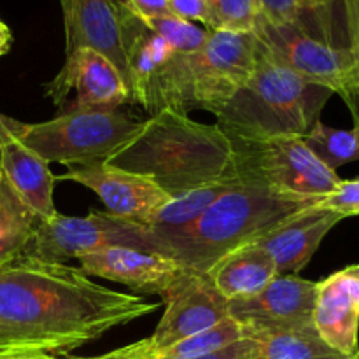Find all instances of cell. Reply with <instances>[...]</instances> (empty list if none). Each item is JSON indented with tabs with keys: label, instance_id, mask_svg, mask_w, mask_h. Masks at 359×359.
<instances>
[{
	"label": "cell",
	"instance_id": "1",
	"mask_svg": "<svg viewBox=\"0 0 359 359\" xmlns=\"http://www.w3.org/2000/svg\"><path fill=\"white\" fill-rule=\"evenodd\" d=\"M160 304L100 286L79 266L21 255L0 265V354H65Z\"/></svg>",
	"mask_w": 359,
	"mask_h": 359
},
{
	"label": "cell",
	"instance_id": "2",
	"mask_svg": "<svg viewBox=\"0 0 359 359\" xmlns=\"http://www.w3.org/2000/svg\"><path fill=\"white\" fill-rule=\"evenodd\" d=\"M105 163L151 179L174 198L238 179L226 133L217 125L193 121L186 112L170 107L146 119L137 135Z\"/></svg>",
	"mask_w": 359,
	"mask_h": 359
},
{
	"label": "cell",
	"instance_id": "3",
	"mask_svg": "<svg viewBox=\"0 0 359 359\" xmlns=\"http://www.w3.org/2000/svg\"><path fill=\"white\" fill-rule=\"evenodd\" d=\"M319 198L283 195L255 184L231 186L198 219L181 230L149 228L153 251L175 259L184 270L207 273L224 255L255 244Z\"/></svg>",
	"mask_w": 359,
	"mask_h": 359
},
{
	"label": "cell",
	"instance_id": "4",
	"mask_svg": "<svg viewBox=\"0 0 359 359\" xmlns=\"http://www.w3.org/2000/svg\"><path fill=\"white\" fill-rule=\"evenodd\" d=\"M332 95L328 88L309 83L280 65L259 44L251 77L217 112L216 125L230 140L305 137Z\"/></svg>",
	"mask_w": 359,
	"mask_h": 359
},
{
	"label": "cell",
	"instance_id": "5",
	"mask_svg": "<svg viewBox=\"0 0 359 359\" xmlns=\"http://www.w3.org/2000/svg\"><path fill=\"white\" fill-rule=\"evenodd\" d=\"M255 35L276 62L333 93L349 95L359 84V55L347 30L342 0L309 11L291 23L258 16Z\"/></svg>",
	"mask_w": 359,
	"mask_h": 359
},
{
	"label": "cell",
	"instance_id": "6",
	"mask_svg": "<svg viewBox=\"0 0 359 359\" xmlns=\"http://www.w3.org/2000/svg\"><path fill=\"white\" fill-rule=\"evenodd\" d=\"M258 46L255 32L210 30L198 51L175 53L167 72V107L216 116L251 77Z\"/></svg>",
	"mask_w": 359,
	"mask_h": 359
},
{
	"label": "cell",
	"instance_id": "7",
	"mask_svg": "<svg viewBox=\"0 0 359 359\" xmlns=\"http://www.w3.org/2000/svg\"><path fill=\"white\" fill-rule=\"evenodd\" d=\"M142 123L119 109L65 111L49 121L23 123L16 139L48 163L83 167L107 161L137 135Z\"/></svg>",
	"mask_w": 359,
	"mask_h": 359
},
{
	"label": "cell",
	"instance_id": "8",
	"mask_svg": "<svg viewBox=\"0 0 359 359\" xmlns=\"http://www.w3.org/2000/svg\"><path fill=\"white\" fill-rule=\"evenodd\" d=\"M238 181L283 195L321 198L337 188L340 177L305 144L304 137L231 140Z\"/></svg>",
	"mask_w": 359,
	"mask_h": 359
},
{
	"label": "cell",
	"instance_id": "9",
	"mask_svg": "<svg viewBox=\"0 0 359 359\" xmlns=\"http://www.w3.org/2000/svg\"><path fill=\"white\" fill-rule=\"evenodd\" d=\"M109 245L153 251L147 226L112 216L107 210H91L84 217L56 212L49 219H37L25 255L44 262L65 263Z\"/></svg>",
	"mask_w": 359,
	"mask_h": 359
},
{
	"label": "cell",
	"instance_id": "10",
	"mask_svg": "<svg viewBox=\"0 0 359 359\" xmlns=\"http://www.w3.org/2000/svg\"><path fill=\"white\" fill-rule=\"evenodd\" d=\"M72 91H76V100L74 107L67 111H114L125 104H133L130 88L118 67L90 48L67 55L60 72L46 84V97L62 109Z\"/></svg>",
	"mask_w": 359,
	"mask_h": 359
},
{
	"label": "cell",
	"instance_id": "11",
	"mask_svg": "<svg viewBox=\"0 0 359 359\" xmlns=\"http://www.w3.org/2000/svg\"><path fill=\"white\" fill-rule=\"evenodd\" d=\"M165 312L151 335L156 351L212 328L224 321L230 302L216 290L207 273L182 270L163 297Z\"/></svg>",
	"mask_w": 359,
	"mask_h": 359
},
{
	"label": "cell",
	"instance_id": "12",
	"mask_svg": "<svg viewBox=\"0 0 359 359\" xmlns=\"http://www.w3.org/2000/svg\"><path fill=\"white\" fill-rule=\"evenodd\" d=\"M58 181H72L95 191L109 214L121 219L149 226L160 209L174 196L144 175L132 174L104 163L70 167Z\"/></svg>",
	"mask_w": 359,
	"mask_h": 359
},
{
	"label": "cell",
	"instance_id": "13",
	"mask_svg": "<svg viewBox=\"0 0 359 359\" xmlns=\"http://www.w3.org/2000/svg\"><path fill=\"white\" fill-rule=\"evenodd\" d=\"M121 37L133 104L142 105L151 116L167 109V72L175 51L123 4Z\"/></svg>",
	"mask_w": 359,
	"mask_h": 359
},
{
	"label": "cell",
	"instance_id": "14",
	"mask_svg": "<svg viewBox=\"0 0 359 359\" xmlns=\"http://www.w3.org/2000/svg\"><path fill=\"white\" fill-rule=\"evenodd\" d=\"M318 283L298 276H277L262 293L228 304V316L244 325L245 332L294 328L312 323Z\"/></svg>",
	"mask_w": 359,
	"mask_h": 359
},
{
	"label": "cell",
	"instance_id": "15",
	"mask_svg": "<svg viewBox=\"0 0 359 359\" xmlns=\"http://www.w3.org/2000/svg\"><path fill=\"white\" fill-rule=\"evenodd\" d=\"M77 262L86 276L125 284L133 293L158 294L161 298L184 270L175 259L160 252L125 245L97 249L81 256Z\"/></svg>",
	"mask_w": 359,
	"mask_h": 359
},
{
	"label": "cell",
	"instance_id": "16",
	"mask_svg": "<svg viewBox=\"0 0 359 359\" xmlns=\"http://www.w3.org/2000/svg\"><path fill=\"white\" fill-rule=\"evenodd\" d=\"M60 6L65 28V56L81 48L95 49L118 67L130 88L119 0H60Z\"/></svg>",
	"mask_w": 359,
	"mask_h": 359
},
{
	"label": "cell",
	"instance_id": "17",
	"mask_svg": "<svg viewBox=\"0 0 359 359\" xmlns=\"http://www.w3.org/2000/svg\"><path fill=\"white\" fill-rule=\"evenodd\" d=\"M312 323L321 339L344 356L359 354V263L318 283Z\"/></svg>",
	"mask_w": 359,
	"mask_h": 359
},
{
	"label": "cell",
	"instance_id": "18",
	"mask_svg": "<svg viewBox=\"0 0 359 359\" xmlns=\"http://www.w3.org/2000/svg\"><path fill=\"white\" fill-rule=\"evenodd\" d=\"M342 219L340 214L321 209L316 203L280 223L255 244L272 258L279 276H297L309 265L323 238Z\"/></svg>",
	"mask_w": 359,
	"mask_h": 359
},
{
	"label": "cell",
	"instance_id": "19",
	"mask_svg": "<svg viewBox=\"0 0 359 359\" xmlns=\"http://www.w3.org/2000/svg\"><path fill=\"white\" fill-rule=\"evenodd\" d=\"M0 167L11 188L37 219H49L58 212L53 200L56 179L49 163L16 137L0 147Z\"/></svg>",
	"mask_w": 359,
	"mask_h": 359
},
{
	"label": "cell",
	"instance_id": "20",
	"mask_svg": "<svg viewBox=\"0 0 359 359\" xmlns=\"http://www.w3.org/2000/svg\"><path fill=\"white\" fill-rule=\"evenodd\" d=\"M207 276L228 302H237L262 293L279 273L266 251L249 244L224 255Z\"/></svg>",
	"mask_w": 359,
	"mask_h": 359
},
{
	"label": "cell",
	"instance_id": "21",
	"mask_svg": "<svg viewBox=\"0 0 359 359\" xmlns=\"http://www.w3.org/2000/svg\"><path fill=\"white\" fill-rule=\"evenodd\" d=\"M248 339L258 342V359H349L328 346L314 325L255 330Z\"/></svg>",
	"mask_w": 359,
	"mask_h": 359
},
{
	"label": "cell",
	"instance_id": "22",
	"mask_svg": "<svg viewBox=\"0 0 359 359\" xmlns=\"http://www.w3.org/2000/svg\"><path fill=\"white\" fill-rule=\"evenodd\" d=\"M37 217L14 193L7 179H0V265L25 255L34 237Z\"/></svg>",
	"mask_w": 359,
	"mask_h": 359
},
{
	"label": "cell",
	"instance_id": "23",
	"mask_svg": "<svg viewBox=\"0 0 359 359\" xmlns=\"http://www.w3.org/2000/svg\"><path fill=\"white\" fill-rule=\"evenodd\" d=\"M238 179H226V181L216 182V184L203 186V188L193 189L181 196L172 198L167 205L160 209L147 228L153 230H181L195 223L224 191L231 186L238 184Z\"/></svg>",
	"mask_w": 359,
	"mask_h": 359
},
{
	"label": "cell",
	"instance_id": "24",
	"mask_svg": "<svg viewBox=\"0 0 359 359\" xmlns=\"http://www.w3.org/2000/svg\"><path fill=\"white\" fill-rule=\"evenodd\" d=\"M312 153L328 168H337L359 160V125L353 130H339L318 121L304 137Z\"/></svg>",
	"mask_w": 359,
	"mask_h": 359
},
{
	"label": "cell",
	"instance_id": "25",
	"mask_svg": "<svg viewBox=\"0 0 359 359\" xmlns=\"http://www.w3.org/2000/svg\"><path fill=\"white\" fill-rule=\"evenodd\" d=\"M242 339H248V332H245L244 325L235 321L233 318H226L219 325L212 326V328L205 330V332L196 333V335L181 340V342L174 344V346L167 347V349L156 351V358L186 359L202 356V354L223 349V347L238 342Z\"/></svg>",
	"mask_w": 359,
	"mask_h": 359
},
{
	"label": "cell",
	"instance_id": "26",
	"mask_svg": "<svg viewBox=\"0 0 359 359\" xmlns=\"http://www.w3.org/2000/svg\"><path fill=\"white\" fill-rule=\"evenodd\" d=\"M139 18V16H137ZM151 32L163 39L175 53L188 55L195 53L205 44L209 37V28L196 27L191 21L181 20L174 14H163L154 18H139Z\"/></svg>",
	"mask_w": 359,
	"mask_h": 359
},
{
	"label": "cell",
	"instance_id": "27",
	"mask_svg": "<svg viewBox=\"0 0 359 359\" xmlns=\"http://www.w3.org/2000/svg\"><path fill=\"white\" fill-rule=\"evenodd\" d=\"M210 13L209 30L252 32L258 20V0H205Z\"/></svg>",
	"mask_w": 359,
	"mask_h": 359
},
{
	"label": "cell",
	"instance_id": "28",
	"mask_svg": "<svg viewBox=\"0 0 359 359\" xmlns=\"http://www.w3.org/2000/svg\"><path fill=\"white\" fill-rule=\"evenodd\" d=\"M333 0H258V16L270 23H291Z\"/></svg>",
	"mask_w": 359,
	"mask_h": 359
},
{
	"label": "cell",
	"instance_id": "29",
	"mask_svg": "<svg viewBox=\"0 0 359 359\" xmlns=\"http://www.w3.org/2000/svg\"><path fill=\"white\" fill-rule=\"evenodd\" d=\"M318 207L340 214L344 219L359 216V179H340L333 191L319 198Z\"/></svg>",
	"mask_w": 359,
	"mask_h": 359
},
{
	"label": "cell",
	"instance_id": "30",
	"mask_svg": "<svg viewBox=\"0 0 359 359\" xmlns=\"http://www.w3.org/2000/svg\"><path fill=\"white\" fill-rule=\"evenodd\" d=\"M62 359H158L156 347H154L151 337L139 340V342L128 344L125 347L111 351V353L100 354L91 358H62Z\"/></svg>",
	"mask_w": 359,
	"mask_h": 359
},
{
	"label": "cell",
	"instance_id": "31",
	"mask_svg": "<svg viewBox=\"0 0 359 359\" xmlns=\"http://www.w3.org/2000/svg\"><path fill=\"white\" fill-rule=\"evenodd\" d=\"M170 14L186 21H200L210 28V13L205 0H168Z\"/></svg>",
	"mask_w": 359,
	"mask_h": 359
},
{
	"label": "cell",
	"instance_id": "32",
	"mask_svg": "<svg viewBox=\"0 0 359 359\" xmlns=\"http://www.w3.org/2000/svg\"><path fill=\"white\" fill-rule=\"evenodd\" d=\"M259 346L255 339H242L238 342L217 349L214 353L202 354V356L186 358V359H258Z\"/></svg>",
	"mask_w": 359,
	"mask_h": 359
},
{
	"label": "cell",
	"instance_id": "33",
	"mask_svg": "<svg viewBox=\"0 0 359 359\" xmlns=\"http://www.w3.org/2000/svg\"><path fill=\"white\" fill-rule=\"evenodd\" d=\"M119 2L128 7L139 18H154L170 14L168 0H119Z\"/></svg>",
	"mask_w": 359,
	"mask_h": 359
},
{
	"label": "cell",
	"instance_id": "34",
	"mask_svg": "<svg viewBox=\"0 0 359 359\" xmlns=\"http://www.w3.org/2000/svg\"><path fill=\"white\" fill-rule=\"evenodd\" d=\"M351 44L359 55V0H342Z\"/></svg>",
	"mask_w": 359,
	"mask_h": 359
},
{
	"label": "cell",
	"instance_id": "35",
	"mask_svg": "<svg viewBox=\"0 0 359 359\" xmlns=\"http://www.w3.org/2000/svg\"><path fill=\"white\" fill-rule=\"evenodd\" d=\"M21 126H23V123L0 114V147L6 142H9L11 139H14L20 133Z\"/></svg>",
	"mask_w": 359,
	"mask_h": 359
},
{
	"label": "cell",
	"instance_id": "36",
	"mask_svg": "<svg viewBox=\"0 0 359 359\" xmlns=\"http://www.w3.org/2000/svg\"><path fill=\"white\" fill-rule=\"evenodd\" d=\"M11 44H13V32H11V28L7 27L2 20H0V58L9 53Z\"/></svg>",
	"mask_w": 359,
	"mask_h": 359
},
{
	"label": "cell",
	"instance_id": "37",
	"mask_svg": "<svg viewBox=\"0 0 359 359\" xmlns=\"http://www.w3.org/2000/svg\"><path fill=\"white\" fill-rule=\"evenodd\" d=\"M0 359H58L51 354L42 353H18V354H0Z\"/></svg>",
	"mask_w": 359,
	"mask_h": 359
},
{
	"label": "cell",
	"instance_id": "38",
	"mask_svg": "<svg viewBox=\"0 0 359 359\" xmlns=\"http://www.w3.org/2000/svg\"><path fill=\"white\" fill-rule=\"evenodd\" d=\"M0 179H2V167H0Z\"/></svg>",
	"mask_w": 359,
	"mask_h": 359
},
{
	"label": "cell",
	"instance_id": "39",
	"mask_svg": "<svg viewBox=\"0 0 359 359\" xmlns=\"http://www.w3.org/2000/svg\"><path fill=\"white\" fill-rule=\"evenodd\" d=\"M349 359H359V354H358V356H354V358H349Z\"/></svg>",
	"mask_w": 359,
	"mask_h": 359
},
{
	"label": "cell",
	"instance_id": "40",
	"mask_svg": "<svg viewBox=\"0 0 359 359\" xmlns=\"http://www.w3.org/2000/svg\"><path fill=\"white\" fill-rule=\"evenodd\" d=\"M356 91H358V93H359V84H358V88H356Z\"/></svg>",
	"mask_w": 359,
	"mask_h": 359
}]
</instances>
